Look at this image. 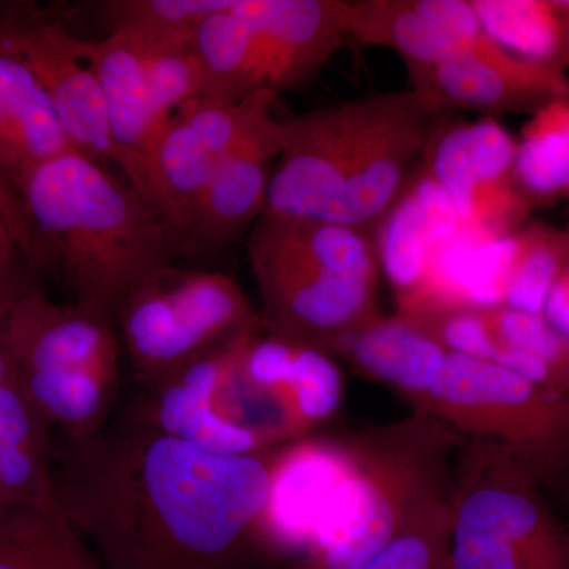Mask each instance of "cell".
<instances>
[{"mask_svg":"<svg viewBox=\"0 0 569 569\" xmlns=\"http://www.w3.org/2000/svg\"><path fill=\"white\" fill-rule=\"evenodd\" d=\"M63 515L104 569H257L269 452L220 456L129 415L54 437Z\"/></svg>","mask_w":569,"mask_h":569,"instance_id":"1","label":"cell"},{"mask_svg":"<svg viewBox=\"0 0 569 569\" xmlns=\"http://www.w3.org/2000/svg\"><path fill=\"white\" fill-rule=\"evenodd\" d=\"M449 118L451 112L403 89L280 121L266 216L372 233Z\"/></svg>","mask_w":569,"mask_h":569,"instance_id":"2","label":"cell"},{"mask_svg":"<svg viewBox=\"0 0 569 569\" xmlns=\"http://www.w3.org/2000/svg\"><path fill=\"white\" fill-rule=\"evenodd\" d=\"M41 249L74 302L114 318L142 282L182 252L173 231L129 182L78 151L62 153L18 187Z\"/></svg>","mask_w":569,"mask_h":569,"instance_id":"3","label":"cell"},{"mask_svg":"<svg viewBox=\"0 0 569 569\" xmlns=\"http://www.w3.org/2000/svg\"><path fill=\"white\" fill-rule=\"evenodd\" d=\"M463 440L425 411L351 437L350 467L318 520L307 569L359 568L448 505Z\"/></svg>","mask_w":569,"mask_h":569,"instance_id":"4","label":"cell"},{"mask_svg":"<svg viewBox=\"0 0 569 569\" xmlns=\"http://www.w3.org/2000/svg\"><path fill=\"white\" fill-rule=\"evenodd\" d=\"M266 332L329 353L378 316L380 280L370 231L261 216L247 238Z\"/></svg>","mask_w":569,"mask_h":569,"instance_id":"5","label":"cell"},{"mask_svg":"<svg viewBox=\"0 0 569 569\" xmlns=\"http://www.w3.org/2000/svg\"><path fill=\"white\" fill-rule=\"evenodd\" d=\"M0 343L13 380L59 436H91L110 421L123 353L114 318L58 305L31 284L11 306Z\"/></svg>","mask_w":569,"mask_h":569,"instance_id":"6","label":"cell"},{"mask_svg":"<svg viewBox=\"0 0 569 569\" xmlns=\"http://www.w3.org/2000/svg\"><path fill=\"white\" fill-rule=\"evenodd\" d=\"M449 569H569V530L509 449L466 438L456 455Z\"/></svg>","mask_w":569,"mask_h":569,"instance_id":"7","label":"cell"},{"mask_svg":"<svg viewBox=\"0 0 569 569\" xmlns=\"http://www.w3.org/2000/svg\"><path fill=\"white\" fill-rule=\"evenodd\" d=\"M260 323V313L230 276L174 264L149 277L114 313L123 353L141 387L173 376Z\"/></svg>","mask_w":569,"mask_h":569,"instance_id":"8","label":"cell"},{"mask_svg":"<svg viewBox=\"0 0 569 569\" xmlns=\"http://www.w3.org/2000/svg\"><path fill=\"white\" fill-rule=\"evenodd\" d=\"M425 413L462 438L492 441L530 468L542 488L569 462V392L552 391L496 362L448 353Z\"/></svg>","mask_w":569,"mask_h":569,"instance_id":"9","label":"cell"},{"mask_svg":"<svg viewBox=\"0 0 569 569\" xmlns=\"http://www.w3.org/2000/svg\"><path fill=\"white\" fill-rule=\"evenodd\" d=\"M427 170L448 194L468 233H518L537 211L516 179V138L497 122L448 119L422 153Z\"/></svg>","mask_w":569,"mask_h":569,"instance_id":"10","label":"cell"},{"mask_svg":"<svg viewBox=\"0 0 569 569\" xmlns=\"http://www.w3.org/2000/svg\"><path fill=\"white\" fill-rule=\"evenodd\" d=\"M0 40L31 66L73 148L96 162H112L114 153L102 88L82 58L80 37L61 21L14 20L0 29Z\"/></svg>","mask_w":569,"mask_h":569,"instance_id":"11","label":"cell"},{"mask_svg":"<svg viewBox=\"0 0 569 569\" xmlns=\"http://www.w3.org/2000/svg\"><path fill=\"white\" fill-rule=\"evenodd\" d=\"M411 91L438 110L478 111L485 118L537 114L569 92V78L515 58L462 52L436 66H406Z\"/></svg>","mask_w":569,"mask_h":569,"instance_id":"12","label":"cell"},{"mask_svg":"<svg viewBox=\"0 0 569 569\" xmlns=\"http://www.w3.org/2000/svg\"><path fill=\"white\" fill-rule=\"evenodd\" d=\"M351 462L350 438L306 437L269 452L260 533L272 560L309 552L318 520Z\"/></svg>","mask_w":569,"mask_h":569,"instance_id":"13","label":"cell"},{"mask_svg":"<svg viewBox=\"0 0 569 569\" xmlns=\"http://www.w3.org/2000/svg\"><path fill=\"white\" fill-rule=\"evenodd\" d=\"M347 40L343 0H261L250 93L298 88Z\"/></svg>","mask_w":569,"mask_h":569,"instance_id":"14","label":"cell"},{"mask_svg":"<svg viewBox=\"0 0 569 569\" xmlns=\"http://www.w3.org/2000/svg\"><path fill=\"white\" fill-rule=\"evenodd\" d=\"M462 230L448 194L419 160L372 230L380 274L391 284L397 307L417 293L433 254Z\"/></svg>","mask_w":569,"mask_h":569,"instance_id":"15","label":"cell"},{"mask_svg":"<svg viewBox=\"0 0 569 569\" xmlns=\"http://www.w3.org/2000/svg\"><path fill=\"white\" fill-rule=\"evenodd\" d=\"M279 152L280 121L272 116L217 159L183 252L223 249L261 219Z\"/></svg>","mask_w":569,"mask_h":569,"instance_id":"16","label":"cell"},{"mask_svg":"<svg viewBox=\"0 0 569 569\" xmlns=\"http://www.w3.org/2000/svg\"><path fill=\"white\" fill-rule=\"evenodd\" d=\"M519 246V231L503 238H485L462 230L437 250L417 293L397 307V313L419 318L503 306Z\"/></svg>","mask_w":569,"mask_h":569,"instance_id":"17","label":"cell"},{"mask_svg":"<svg viewBox=\"0 0 569 569\" xmlns=\"http://www.w3.org/2000/svg\"><path fill=\"white\" fill-rule=\"evenodd\" d=\"M81 54L102 88L112 142V162L132 186L146 152L168 121L153 107L141 52L127 33L82 40Z\"/></svg>","mask_w":569,"mask_h":569,"instance_id":"18","label":"cell"},{"mask_svg":"<svg viewBox=\"0 0 569 569\" xmlns=\"http://www.w3.org/2000/svg\"><path fill=\"white\" fill-rule=\"evenodd\" d=\"M356 372L397 389L413 411H425L448 351L410 318L381 313L359 325L329 350Z\"/></svg>","mask_w":569,"mask_h":569,"instance_id":"19","label":"cell"},{"mask_svg":"<svg viewBox=\"0 0 569 569\" xmlns=\"http://www.w3.org/2000/svg\"><path fill=\"white\" fill-rule=\"evenodd\" d=\"M71 144L47 89L20 52L0 40V171L20 187L26 176Z\"/></svg>","mask_w":569,"mask_h":569,"instance_id":"20","label":"cell"},{"mask_svg":"<svg viewBox=\"0 0 569 569\" xmlns=\"http://www.w3.org/2000/svg\"><path fill=\"white\" fill-rule=\"evenodd\" d=\"M438 0H343L348 39L389 48L406 66H436L462 52L496 56V41L478 44L448 28Z\"/></svg>","mask_w":569,"mask_h":569,"instance_id":"21","label":"cell"},{"mask_svg":"<svg viewBox=\"0 0 569 569\" xmlns=\"http://www.w3.org/2000/svg\"><path fill=\"white\" fill-rule=\"evenodd\" d=\"M217 157L178 116L160 130L132 187L182 246L211 182Z\"/></svg>","mask_w":569,"mask_h":569,"instance_id":"22","label":"cell"},{"mask_svg":"<svg viewBox=\"0 0 569 569\" xmlns=\"http://www.w3.org/2000/svg\"><path fill=\"white\" fill-rule=\"evenodd\" d=\"M58 500L54 436L10 380L0 385V515Z\"/></svg>","mask_w":569,"mask_h":569,"instance_id":"23","label":"cell"},{"mask_svg":"<svg viewBox=\"0 0 569 569\" xmlns=\"http://www.w3.org/2000/svg\"><path fill=\"white\" fill-rule=\"evenodd\" d=\"M261 0H230L194 29L190 48L208 102L231 104L250 96V70Z\"/></svg>","mask_w":569,"mask_h":569,"instance_id":"24","label":"cell"},{"mask_svg":"<svg viewBox=\"0 0 569 569\" xmlns=\"http://www.w3.org/2000/svg\"><path fill=\"white\" fill-rule=\"evenodd\" d=\"M509 54L569 78V0H470Z\"/></svg>","mask_w":569,"mask_h":569,"instance_id":"25","label":"cell"},{"mask_svg":"<svg viewBox=\"0 0 569 569\" xmlns=\"http://www.w3.org/2000/svg\"><path fill=\"white\" fill-rule=\"evenodd\" d=\"M0 569H104L59 500L0 515Z\"/></svg>","mask_w":569,"mask_h":569,"instance_id":"26","label":"cell"},{"mask_svg":"<svg viewBox=\"0 0 569 569\" xmlns=\"http://www.w3.org/2000/svg\"><path fill=\"white\" fill-rule=\"evenodd\" d=\"M516 179L537 211L569 200V92L523 123L516 140Z\"/></svg>","mask_w":569,"mask_h":569,"instance_id":"27","label":"cell"},{"mask_svg":"<svg viewBox=\"0 0 569 569\" xmlns=\"http://www.w3.org/2000/svg\"><path fill=\"white\" fill-rule=\"evenodd\" d=\"M230 0H112L103 2L111 31L127 33L141 47H186L194 29Z\"/></svg>","mask_w":569,"mask_h":569,"instance_id":"28","label":"cell"},{"mask_svg":"<svg viewBox=\"0 0 569 569\" xmlns=\"http://www.w3.org/2000/svg\"><path fill=\"white\" fill-rule=\"evenodd\" d=\"M519 239L518 260L503 306L541 313L550 288L569 263V230L530 220L520 228Z\"/></svg>","mask_w":569,"mask_h":569,"instance_id":"29","label":"cell"},{"mask_svg":"<svg viewBox=\"0 0 569 569\" xmlns=\"http://www.w3.org/2000/svg\"><path fill=\"white\" fill-rule=\"evenodd\" d=\"M276 93L258 91L241 102L220 104L203 99L190 100L174 112L219 159L272 118Z\"/></svg>","mask_w":569,"mask_h":569,"instance_id":"30","label":"cell"},{"mask_svg":"<svg viewBox=\"0 0 569 569\" xmlns=\"http://www.w3.org/2000/svg\"><path fill=\"white\" fill-rule=\"evenodd\" d=\"M291 389L296 418L305 437H309L339 410L343 397L342 373L331 355L320 348L298 343Z\"/></svg>","mask_w":569,"mask_h":569,"instance_id":"31","label":"cell"},{"mask_svg":"<svg viewBox=\"0 0 569 569\" xmlns=\"http://www.w3.org/2000/svg\"><path fill=\"white\" fill-rule=\"evenodd\" d=\"M485 313L497 343V353L508 350L539 359L569 381V340L561 337L541 313L523 312L508 306L489 307Z\"/></svg>","mask_w":569,"mask_h":569,"instance_id":"32","label":"cell"},{"mask_svg":"<svg viewBox=\"0 0 569 569\" xmlns=\"http://www.w3.org/2000/svg\"><path fill=\"white\" fill-rule=\"evenodd\" d=\"M146 82L160 118L170 121L190 100L203 96L200 67L190 44L186 47H141Z\"/></svg>","mask_w":569,"mask_h":569,"instance_id":"33","label":"cell"},{"mask_svg":"<svg viewBox=\"0 0 569 569\" xmlns=\"http://www.w3.org/2000/svg\"><path fill=\"white\" fill-rule=\"evenodd\" d=\"M451 501L356 569H449Z\"/></svg>","mask_w":569,"mask_h":569,"instance_id":"34","label":"cell"},{"mask_svg":"<svg viewBox=\"0 0 569 569\" xmlns=\"http://www.w3.org/2000/svg\"><path fill=\"white\" fill-rule=\"evenodd\" d=\"M448 353L493 361L497 343L490 332L485 309H459L410 318Z\"/></svg>","mask_w":569,"mask_h":569,"instance_id":"35","label":"cell"},{"mask_svg":"<svg viewBox=\"0 0 569 569\" xmlns=\"http://www.w3.org/2000/svg\"><path fill=\"white\" fill-rule=\"evenodd\" d=\"M0 212L9 224L22 261L28 266L29 271H41V266H43L41 249L31 219H29L28 209L22 201L20 190L2 171H0Z\"/></svg>","mask_w":569,"mask_h":569,"instance_id":"36","label":"cell"},{"mask_svg":"<svg viewBox=\"0 0 569 569\" xmlns=\"http://www.w3.org/2000/svg\"><path fill=\"white\" fill-rule=\"evenodd\" d=\"M541 316L561 337L569 340V263L550 288Z\"/></svg>","mask_w":569,"mask_h":569,"instance_id":"37","label":"cell"},{"mask_svg":"<svg viewBox=\"0 0 569 569\" xmlns=\"http://www.w3.org/2000/svg\"><path fill=\"white\" fill-rule=\"evenodd\" d=\"M31 280L26 276L21 263L11 266L0 274V332H2L6 318L9 316L11 306L17 301L22 291L31 287Z\"/></svg>","mask_w":569,"mask_h":569,"instance_id":"38","label":"cell"},{"mask_svg":"<svg viewBox=\"0 0 569 569\" xmlns=\"http://www.w3.org/2000/svg\"><path fill=\"white\" fill-rule=\"evenodd\" d=\"M20 260L22 261V258L17 241H14L9 224L0 212V274L10 269L11 266L20 263Z\"/></svg>","mask_w":569,"mask_h":569,"instance_id":"39","label":"cell"},{"mask_svg":"<svg viewBox=\"0 0 569 569\" xmlns=\"http://www.w3.org/2000/svg\"><path fill=\"white\" fill-rule=\"evenodd\" d=\"M10 380H13V369H11L9 356L3 351L2 343H0V385L7 383Z\"/></svg>","mask_w":569,"mask_h":569,"instance_id":"40","label":"cell"},{"mask_svg":"<svg viewBox=\"0 0 569 569\" xmlns=\"http://www.w3.org/2000/svg\"><path fill=\"white\" fill-rule=\"evenodd\" d=\"M556 485H560L561 489H563L565 507H567V520H565V523H567L569 530V462L568 466L565 467V470L561 471Z\"/></svg>","mask_w":569,"mask_h":569,"instance_id":"41","label":"cell"}]
</instances>
